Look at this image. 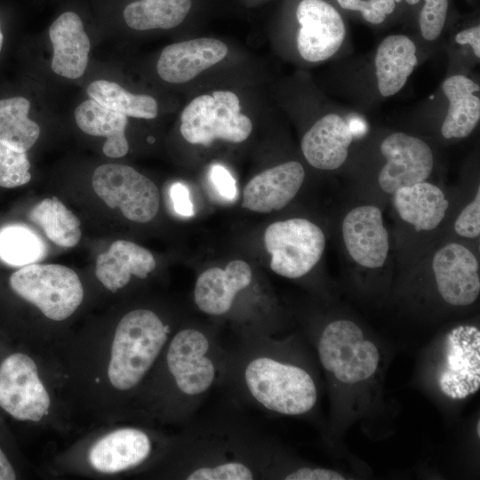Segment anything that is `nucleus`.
Returning a JSON list of instances; mask_svg holds the SVG:
<instances>
[{
  "label": "nucleus",
  "instance_id": "obj_1",
  "mask_svg": "<svg viewBox=\"0 0 480 480\" xmlns=\"http://www.w3.org/2000/svg\"><path fill=\"white\" fill-rule=\"evenodd\" d=\"M228 394L275 415L312 414L319 399L316 365L302 340L259 334L228 348L223 385Z\"/></svg>",
  "mask_w": 480,
  "mask_h": 480
},
{
  "label": "nucleus",
  "instance_id": "obj_2",
  "mask_svg": "<svg viewBox=\"0 0 480 480\" xmlns=\"http://www.w3.org/2000/svg\"><path fill=\"white\" fill-rule=\"evenodd\" d=\"M297 459L238 415L195 416L176 440L174 476L184 480H284Z\"/></svg>",
  "mask_w": 480,
  "mask_h": 480
},
{
  "label": "nucleus",
  "instance_id": "obj_3",
  "mask_svg": "<svg viewBox=\"0 0 480 480\" xmlns=\"http://www.w3.org/2000/svg\"><path fill=\"white\" fill-rule=\"evenodd\" d=\"M163 352L166 413L186 425L222 387L228 348L217 330L188 324L172 332Z\"/></svg>",
  "mask_w": 480,
  "mask_h": 480
},
{
  "label": "nucleus",
  "instance_id": "obj_4",
  "mask_svg": "<svg viewBox=\"0 0 480 480\" xmlns=\"http://www.w3.org/2000/svg\"><path fill=\"white\" fill-rule=\"evenodd\" d=\"M308 337L327 380L332 404L340 393L341 398H357L377 380L380 348L356 322L333 319L310 329Z\"/></svg>",
  "mask_w": 480,
  "mask_h": 480
},
{
  "label": "nucleus",
  "instance_id": "obj_5",
  "mask_svg": "<svg viewBox=\"0 0 480 480\" xmlns=\"http://www.w3.org/2000/svg\"><path fill=\"white\" fill-rule=\"evenodd\" d=\"M172 325L154 310L137 308L118 323L111 347L108 375L121 391L137 388L157 363Z\"/></svg>",
  "mask_w": 480,
  "mask_h": 480
},
{
  "label": "nucleus",
  "instance_id": "obj_6",
  "mask_svg": "<svg viewBox=\"0 0 480 480\" xmlns=\"http://www.w3.org/2000/svg\"><path fill=\"white\" fill-rule=\"evenodd\" d=\"M431 375L442 397L462 401L480 389V330L460 324L436 343Z\"/></svg>",
  "mask_w": 480,
  "mask_h": 480
},
{
  "label": "nucleus",
  "instance_id": "obj_7",
  "mask_svg": "<svg viewBox=\"0 0 480 480\" xmlns=\"http://www.w3.org/2000/svg\"><path fill=\"white\" fill-rule=\"evenodd\" d=\"M180 129L194 145L208 146L216 140L241 143L251 135L252 123L241 112L236 93L219 90L193 99L181 113Z\"/></svg>",
  "mask_w": 480,
  "mask_h": 480
},
{
  "label": "nucleus",
  "instance_id": "obj_8",
  "mask_svg": "<svg viewBox=\"0 0 480 480\" xmlns=\"http://www.w3.org/2000/svg\"><path fill=\"white\" fill-rule=\"evenodd\" d=\"M9 282L14 292L54 321L69 317L84 298L77 274L60 264L34 263L21 267L12 274Z\"/></svg>",
  "mask_w": 480,
  "mask_h": 480
},
{
  "label": "nucleus",
  "instance_id": "obj_9",
  "mask_svg": "<svg viewBox=\"0 0 480 480\" xmlns=\"http://www.w3.org/2000/svg\"><path fill=\"white\" fill-rule=\"evenodd\" d=\"M263 240L271 256V270L289 279L308 274L320 260L326 243L323 230L301 218L271 223L265 229Z\"/></svg>",
  "mask_w": 480,
  "mask_h": 480
},
{
  "label": "nucleus",
  "instance_id": "obj_10",
  "mask_svg": "<svg viewBox=\"0 0 480 480\" xmlns=\"http://www.w3.org/2000/svg\"><path fill=\"white\" fill-rule=\"evenodd\" d=\"M92 183L98 196L108 207L119 208L129 220L147 223L158 212L160 193L156 185L131 166L101 164L94 170Z\"/></svg>",
  "mask_w": 480,
  "mask_h": 480
},
{
  "label": "nucleus",
  "instance_id": "obj_11",
  "mask_svg": "<svg viewBox=\"0 0 480 480\" xmlns=\"http://www.w3.org/2000/svg\"><path fill=\"white\" fill-rule=\"evenodd\" d=\"M50 396L35 362L14 353L0 364V407L18 420L39 421L48 412Z\"/></svg>",
  "mask_w": 480,
  "mask_h": 480
},
{
  "label": "nucleus",
  "instance_id": "obj_12",
  "mask_svg": "<svg viewBox=\"0 0 480 480\" xmlns=\"http://www.w3.org/2000/svg\"><path fill=\"white\" fill-rule=\"evenodd\" d=\"M253 272L242 260H231L222 268H209L196 278L193 300L204 314L236 320V308L244 293L253 284Z\"/></svg>",
  "mask_w": 480,
  "mask_h": 480
},
{
  "label": "nucleus",
  "instance_id": "obj_13",
  "mask_svg": "<svg viewBox=\"0 0 480 480\" xmlns=\"http://www.w3.org/2000/svg\"><path fill=\"white\" fill-rule=\"evenodd\" d=\"M380 152L387 163L379 173L381 189L394 194L398 188L425 181L434 166L430 147L421 139L404 132H394L386 137Z\"/></svg>",
  "mask_w": 480,
  "mask_h": 480
},
{
  "label": "nucleus",
  "instance_id": "obj_14",
  "mask_svg": "<svg viewBox=\"0 0 480 480\" xmlns=\"http://www.w3.org/2000/svg\"><path fill=\"white\" fill-rule=\"evenodd\" d=\"M296 17L300 25L297 49L305 60L322 61L337 52L346 29L340 14L333 6L324 0H301Z\"/></svg>",
  "mask_w": 480,
  "mask_h": 480
},
{
  "label": "nucleus",
  "instance_id": "obj_15",
  "mask_svg": "<svg viewBox=\"0 0 480 480\" xmlns=\"http://www.w3.org/2000/svg\"><path fill=\"white\" fill-rule=\"evenodd\" d=\"M432 269L436 290L448 305L468 307L480 293L479 263L464 245L451 243L434 255Z\"/></svg>",
  "mask_w": 480,
  "mask_h": 480
},
{
  "label": "nucleus",
  "instance_id": "obj_16",
  "mask_svg": "<svg viewBox=\"0 0 480 480\" xmlns=\"http://www.w3.org/2000/svg\"><path fill=\"white\" fill-rule=\"evenodd\" d=\"M347 251L359 265L378 268L384 265L388 250V233L381 211L374 205H362L347 213L342 222Z\"/></svg>",
  "mask_w": 480,
  "mask_h": 480
},
{
  "label": "nucleus",
  "instance_id": "obj_17",
  "mask_svg": "<svg viewBox=\"0 0 480 480\" xmlns=\"http://www.w3.org/2000/svg\"><path fill=\"white\" fill-rule=\"evenodd\" d=\"M304 179V168L297 161L268 168L247 182L242 207L259 213L281 210L297 195Z\"/></svg>",
  "mask_w": 480,
  "mask_h": 480
},
{
  "label": "nucleus",
  "instance_id": "obj_18",
  "mask_svg": "<svg viewBox=\"0 0 480 480\" xmlns=\"http://www.w3.org/2000/svg\"><path fill=\"white\" fill-rule=\"evenodd\" d=\"M228 52V46L216 38L203 37L174 43L163 49L156 71L165 82L186 83L221 61Z\"/></svg>",
  "mask_w": 480,
  "mask_h": 480
},
{
  "label": "nucleus",
  "instance_id": "obj_19",
  "mask_svg": "<svg viewBox=\"0 0 480 480\" xmlns=\"http://www.w3.org/2000/svg\"><path fill=\"white\" fill-rule=\"evenodd\" d=\"M154 451L149 434L137 428H124L99 439L89 452V461L97 471L114 474L138 468Z\"/></svg>",
  "mask_w": 480,
  "mask_h": 480
},
{
  "label": "nucleus",
  "instance_id": "obj_20",
  "mask_svg": "<svg viewBox=\"0 0 480 480\" xmlns=\"http://www.w3.org/2000/svg\"><path fill=\"white\" fill-rule=\"evenodd\" d=\"M52 45L51 68L68 79L81 77L88 66L90 39L78 14L72 11L61 13L49 28Z\"/></svg>",
  "mask_w": 480,
  "mask_h": 480
},
{
  "label": "nucleus",
  "instance_id": "obj_21",
  "mask_svg": "<svg viewBox=\"0 0 480 480\" xmlns=\"http://www.w3.org/2000/svg\"><path fill=\"white\" fill-rule=\"evenodd\" d=\"M353 140L345 120L328 114L317 120L304 134L301 151L310 165L320 170H335L346 161Z\"/></svg>",
  "mask_w": 480,
  "mask_h": 480
},
{
  "label": "nucleus",
  "instance_id": "obj_22",
  "mask_svg": "<svg viewBox=\"0 0 480 480\" xmlns=\"http://www.w3.org/2000/svg\"><path fill=\"white\" fill-rule=\"evenodd\" d=\"M156 266L148 249L131 241L116 240L97 257L95 275L108 290L116 292L128 284L132 276L147 278Z\"/></svg>",
  "mask_w": 480,
  "mask_h": 480
},
{
  "label": "nucleus",
  "instance_id": "obj_23",
  "mask_svg": "<svg viewBox=\"0 0 480 480\" xmlns=\"http://www.w3.org/2000/svg\"><path fill=\"white\" fill-rule=\"evenodd\" d=\"M394 204L400 218L418 231L436 228L449 206L444 192L426 180L398 188Z\"/></svg>",
  "mask_w": 480,
  "mask_h": 480
},
{
  "label": "nucleus",
  "instance_id": "obj_24",
  "mask_svg": "<svg viewBox=\"0 0 480 480\" xmlns=\"http://www.w3.org/2000/svg\"><path fill=\"white\" fill-rule=\"evenodd\" d=\"M442 89L449 101L442 135L446 139L468 136L480 119V99L475 94L479 85L464 75H454L443 83Z\"/></svg>",
  "mask_w": 480,
  "mask_h": 480
},
{
  "label": "nucleus",
  "instance_id": "obj_25",
  "mask_svg": "<svg viewBox=\"0 0 480 480\" xmlns=\"http://www.w3.org/2000/svg\"><path fill=\"white\" fill-rule=\"evenodd\" d=\"M418 63L414 43L404 35L388 36L375 56L378 89L384 97L398 92Z\"/></svg>",
  "mask_w": 480,
  "mask_h": 480
},
{
  "label": "nucleus",
  "instance_id": "obj_26",
  "mask_svg": "<svg viewBox=\"0 0 480 480\" xmlns=\"http://www.w3.org/2000/svg\"><path fill=\"white\" fill-rule=\"evenodd\" d=\"M79 129L92 136L105 137L103 153L111 158L124 156L129 150L125 136L128 116L109 109L89 99L80 103L74 112Z\"/></svg>",
  "mask_w": 480,
  "mask_h": 480
},
{
  "label": "nucleus",
  "instance_id": "obj_27",
  "mask_svg": "<svg viewBox=\"0 0 480 480\" xmlns=\"http://www.w3.org/2000/svg\"><path fill=\"white\" fill-rule=\"evenodd\" d=\"M191 5V0H137L127 4L123 14L135 30L170 29L185 20Z\"/></svg>",
  "mask_w": 480,
  "mask_h": 480
},
{
  "label": "nucleus",
  "instance_id": "obj_28",
  "mask_svg": "<svg viewBox=\"0 0 480 480\" xmlns=\"http://www.w3.org/2000/svg\"><path fill=\"white\" fill-rule=\"evenodd\" d=\"M28 218L58 246L74 247L81 239L79 219L56 196L44 198L36 204Z\"/></svg>",
  "mask_w": 480,
  "mask_h": 480
},
{
  "label": "nucleus",
  "instance_id": "obj_29",
  "mask_svg": "<svg viewBox=\"0 0 480 480\" xmlns=\"http://www.w3.org/2000/svg\"><path fill=\"white\" fill-rule=\"evenodd\" d=\"M30 101L22 96L0 100V142L27 152L37 141L40 127L28 117Z\"/></svg>",
  "mask_w": 480,
  "mask_h": 480
},
{
  "label": "nucleus",
  "instance_id": "obj_30",
  "mask_svg": "<svg viewBox=\"0 0 480 480\" xmlns=\"http://www.w3.org/2000/svg\"><path fill=\"white\" fill-rule=\"evenodd\" d=\"M86 92L90 99L128 117L153 119L158 113V104L153 97L132 93L112 81L95 80Z\"/></svg>",
  "mask_w": 480,
  "mask_h": 480
},
{
  "label": "nucleus",
  "instance_id": "obj_31",
  "mask_svg": "<svg viewBox=\"0 0 480 480\" xmlns=\"http://www.w3.org/2000/svg\"><path fill=\"white\" fill-rule=\"evenodd\" d=\"M47 255V244L32 228L12 224L0 228V260L14 267L37 263Z\"/></svg>",
  "mask_w": 480,
  "mask_h": 480
},
{
  "label": "nucleus",
  "instance_id": "obj_32",
  "mask_svg": "<svg viewBox=\"0 0 480 480\" xmlns=\"http://www.w3.org/2000/svg\"><path fill=\"white\" fill-rule=\"evenodd\" d=\"M27 152L19 151L0 142V187L12 188L31 179Z\"/></svg>",
  "mask_w": 480,
  "mask_h": 480
},
{
  "label": "nucleus",
  "instance_id": "obj_33",
  "mask_svg": "<svg viewBox=\"0 0 480 480\" xmlns=\"http://www.w3.org/2000/svg\"><path fill=\"white\" fill-rule=\"evenodd\" d=\"M448 9V0H425L419 24L422 36L428 41L436 39L444 26Z\"/></svg>",
  "mask_w": 480,
  "mask_h": 480
},
{
  "label": "nucleus",
  "instance_id": "obj_34",
  "mask_svg": "<svg viewBox=\"0 0 480 480\" xmlns=\"http://www.w3.org/2000/svg\"><path fill=\"white\" fill-rule=\"evenodd\" d=\"M346 10L358 11L363 18L370 23L380 24L386 15L393 12L396 7L394 0H337Z\"/></svg>",
  "mask_w": 480,
  "mask_h": 480
},
{
  "label": "nucleus",
  "instance_id": "obj_35",
  "mask_svg": "<svg viewBox=\"0 0 480 480\" xmlns=\"http://www.w3.org/2000/svg\"><path fill=\"white\" fill-rule=\"evenodd\" d=\"M456 233L466 238H476L480 235V191L460 213L455 223Z\"/></svg>",
  "mask_w": 480,
  "mask_h": 480
},
{
  "label": "nucleus",
  "instance_id": "obj_36",
  "mask_svg": "<svg viewBox=\"0 0 480 480\" xmlns=\"http://www.w3.org/2000/svg\"><path fill=\"white\" fill-rule=\"evenodd\" d=\"M344 475L328 468L300 460L287 475L286 480H344Z\"/></svg>",
  "mask_w": 480,
  "mask_h": 480
},
{
  "label": "nucleus",
  "instance_id": "obj_37",
  "mask_svg": "<svg viewBox=\"0 0 480 480\" xmlns=\"http://www.w3.org/2000/svg\"><path fill=\"white\" fill-rule=\"evenodd\" d=\"M211 179L222 197L233 199L236 196V182L229 172L222 165H213Z\"/></svg>",
  "mask_w": 480,
  "mask_h": 480
},
{
  "label": "nucleus",
  "instance_id": "obj_38",
  "mask_svg": "<svg viewBox=\"0 0 480 480\" xmlns=\"http://www.w3.org/2000/svg\"><path fill=\"white\" fill-rule=\"evenodd\" d=\"M170 196L177 213L185 217L193 215V204L189 198L188 189L184 184L177 182L172 185Z\"/></svg>",
  "mask_w": 480,
  "mask_h": 480
},
{
  "label": "nucleus",
  "instance_id": "obj_39",
  "mask_svg": "<svg viewBox=\"0 0 480 480\" xmlns=\"http://www.w3.org/2000/svg\"><path fill=\"white\" fill-rule=\"evenodd\" d=\"M456 43L460 44H469L474 52V54L480 57V27L476 26L463 31L459 32L455 36Z\"/></svg>",
  "mask_w": 480,
  "mask_h": 480
},
{
  "label": "nucleus",
  "instance_id": "obj_40",
  "mask_svg": "<svg viewBox=\"0 0 480 480\" xmlns=\"http://www.w3.org/2000/svg\"><path fill=\"white\" fill-rule=\"evenodd\" d=\"M16 478L13 467L0 448V480H14Z\"/></svg>",
  "mask_w": 480,
  "mask_h": 480
},
{
  "label": "nucleus",
  "instance_id": "obj_41",
  "mask_svg": "<svg viewBox=\"0 0 480 480\" xmlns=\"http://www.w3.org/2000/svg\"><path fill=\"white\" fill-rule=\"evenodd\" d=\"M396 3H400L402 0H394ZM409 4H415L420 0H405Z\"/></svg>",
  "mask_w": 480,
  "mask_h": 480
},
{
  "label": "nucleus",
  "instance_id": "obj_42",
  "mask_svg": "<svg viewBox=\"0 0 480 480\" xmlns=\"http://www.w3.org/2000/svg\"><path fill=\"white\" fill-rule=\"evenodd\" d=\"M3 43H4V36H3L1 27H0V52H1V50H2V47H3Z\"/></svg>",
  "mask_w": 480,
  "mask_h": 480
},
{
  "label": "nucleus",
  "instance_id": "obj_43",
  "mask_svg": "<svg viewBox=\"0 0 480 480\" xmlns=\"http://www.w3.org/2000/svg\"><path fill=\"white\" fill-rule=\"evenodd\" d=\"M476 427H477V436L479 437L480 436V430H479L480 429V421L479 420L477 421V426Z\"/></svg>",
  "mask_w": 480,
  "mask_h": 480
}]
</instances>
